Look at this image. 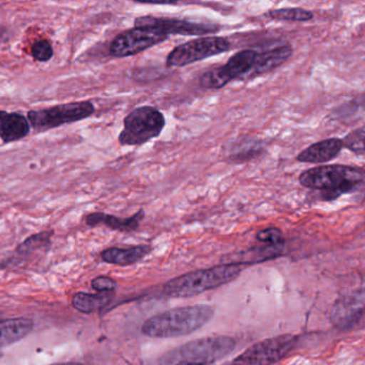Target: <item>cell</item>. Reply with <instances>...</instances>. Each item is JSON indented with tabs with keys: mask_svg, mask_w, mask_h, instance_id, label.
Returning <instances> with one entry per match:
<instances>
[{
	"mask_svg": "<svg viewBox=\"0 0 365 365\" xmlns=\"http://www.w3.org/2000/svg\"><path fill=\"white\" fill-rule=\"evenodd\" d=\"M257 53L254 50H243L232 55L225 65L221 66L224 76L228 83L247 78L253 69Z\"/></svg>",
	"mask_w": 365,
	"mask_h": 365,
	"instance_id": "e0dca14e",
	"label": "cell"
},
{
	"mask_svg": "<svg viewBox=\"0 0 365 365\" xmlns=\"http://www.w3.org/2000/svg\"><path fill=\"white\" fill-rule=\"evenodd\" d=\"M165 125L163 113L153 106H140L123 119V129L118 135L119 144L121 146H142L159 138Z\"/></svg>",
	"mask_w": 365,
	"mask_h": 365,
	"instance_id": "5b68a950",
	"label": "cell"
},
{
	"mask_svg": "<svg viewBox=\"0 0 365 365\" xmlns=\"http://www.w3.org/2000/svg\"><path fill=\"white\" fill-rule=\"evenodd\" d=\"M294 55V48L289 43L277 46L264 52H258L253 69L247 78H255L269 73L287 63Z\"/></svg>",
	"mask_w": 365,
	"mask_h": 365,
	"instance_id": "4fadbf2b",
	"label": "cell"
},
{
	"mask_svg": "<svg viewBox=\"0 0 365 365\" xmlns=\"http://www.w3.org/2000/svg\"><path fill=\"white\" fill-rule=\"evenodd\" d=\"M91 286L96 292H100V294H110L116 289L117 282L112 277L101 275V277H97L93 279Z\"/></svg>",
	"mask_w": 365,
	"mask_h": 365,
	"instance_id": "484cf974",
	"label": "cell"
},
{
	"mask_svg": "<svg viewBox=\"0 0 365 365\" xmlns=\"http://www.w3.org/2000/svg\"><path fill=\"white\" fill-rule=\"evenodd\" d=\"M145 219V211L143 209L134 213L132 217H119L104 212L89 213L85 217V223L89 227L104 225L113 230L123 232H135Z\"/></svg>",
	"mask_w": 365,
	"mask_h": 365,
	"instance_id": "5bb4252c",
	"label": "cell"
},
{
	"mask_svg": "<svg viewBox=\"0 0 365 365\" xmlns=\"http://www.w3.org/2000/svg\"><path fill=\"white\" fill-rule=\"evenodd\" d=\"M298 336L282 334L254 344L232 361V365H274L296 348Z\"/></svg>",
	"mask_w": 365,
	"mask_h": 365,
	"instance_id": "ba28073f",
	"label": "cell"
},
{
	"mask_svg": "<svg viewBox=\"0 0 365 365\" xmlns=\"http://www.w3.org/2000/svg\"><path fill=\"white\" fill-rule=\"evenodd\" d=\"M241 271L242 264L237 262L193 271L168 281L164 285L163 292L170 298L197 296L235 281Z\"/></svg>",
	"mask_w": 365,
	"mask_h": 365,
	"instance_id": "3957f363",
	"label": "cell"
},
{
	"mask_svg": "<svg viewBox=\"0 0 365 365\" xmlns=\"http://www.w3.org/2000/svg\"><path fill=\"white\" fill-rule=\"evenodd\" d=\"M170 36L153 26H134L117 36L110 46V55L114 58L135 56L153 46L163 43Z\"/></svg>",
	"mask_w": 365,
	"mask_h": 365,
	"instance_id": "9c48e42d",
	"label": "cell"
},
{
	"mask_svg": "<svg viewBox=\"0 0 365 365\" xmlns=\"http://www.w3.org/2000/svg\"><path fill=\"white\" fill-rule=\"evenodd\" d=\"M153 251L150 245H136L127 247H108L101 252V259L108 264L117 266H130L144 259Z\"/></svg>",
	"mask_w": 365,
	"mask_h": 365,
	"instance_id": "2e32d148",
	"label": "cell"
},
{
	"mask_svg": "<svg viewBox=\"0 0 365 365\" xmlns=\"http://www.w3.org/2000/svg\"><path fill=\"white\" fill-rule=\"evenodd\" d=\"M35 322L31 318H11L0 322V348L24 339L34 330Z\"/></svg>",
	"mask_w": 365,
	"mask_h": 365,
	"instance_id": "ac0fdd59",
	"label": "cell"
},
{
	"mask_svg": "<svg viewBox=\"0 0 365 365\" xmlns=\"http://www.w3.org/2000/svg\"><path fill=\"white\" fill-rule=\"evenodd\" d=\"M54 232L48 230V232H42L39 234L33 235V236L27 238L26 240L23 241L16 251V257H22V256H27L34 252L38 251L40 249H44L46 247H50L51 237L53 236Z\"/></svg>",
	"mask_w": 365,
	"mask_h": 365,
	"instance_id": "44dd1931",
	"label": "cell"
},
{
	"mask_svg": "<svg viewBox=\"0 0 365 365\" xmlns=\"http://www.w3.org/2000/svg\"><path fill=\"white\" fill-rule=\"evenodd\" d=\"M264 16L271 20L283 21V22H309L313 20L314 14L303 8H282L270 10Z\"/></svg>",
	"mask_w": 365,
	"mask_h": 365,
	"instance_id": "ffe728a7",
	"label": "cell"
},
{
	"mask_svg": "<svg viewBox=\"0 0 365 365\" xmlns=\"http://www.w3.org/2000/svg\"><path fill=\"white\" fill-rule=\"evenodd\" d=\"M31 56L39 63H48L54 56L52 44L48 40H38L31 46Z\"/></svg>",
	"mask_w": 365,
	"mask_h": 365,
	"instance_id": "cb8c5ba5",
	"label": "cell"
},
{
	"mask_svg": "<svg viewBox=\"0 0 365 365\" xmlns=\"http://www.w3.org/2000/svg\"><path fill=\"white\" fill-rule=\"evenodd\" d=\"M215 311L209 305L176 307L148 318L142 327L147 336L172 339L192 334L212 319Z\"/></svg>",
	"mask_w": 365,
	"mask_h": 365,
	"instance_id": "7a4b0ae2",
	"label": "cell"
},
{
	"mask_svg": "<svg viewBox=\"0 0 365 365\" xmlns=\"http://www.w3.org/2000/svg\"><path fill=\"white\" fill-rule=\"evenodd\" d=\"M363 168L343 164H329L301 173L299 183L305 189L320 192V200L332 202L344 194L358 191L364 185Z\"/></svg>",
	"mask_w": 365,
	"mask_h": 365,
	"instance_id": "6da1fadb",
	"label": "cell"
},
{
	"mask_svg": "<svg viewBox=\"0 0 365 365\" xmlns=\"http://www.w3.org/2000/svg\"><path fill=\"white\" fill-rule=\"evenodd\" d=\"M50 365H83L82 363L78 362H65V363H56V364Z\"/></svg>",
	"mask_w": 365,
	"mask_h": 365,
	"instance_id": "4316f807",
	"label": "cell"
},
{
	"mask_svg": "<svg viewBox=\"0 0 365 365\" xmlns=\"http://www.w3.org/2000/svg\"><path fill=\"white\" fill-rule=\"evenodd\" d=\"M364 127L358 128L354 131L348 133L345 138L341 140L343 142V148L348 149L356 155H364Z\"/></svg>",
	"mask_w": 365,
	"mask_h": 365,
	"instance_id": "7402d4cb",
	"label": "cell"
},
{
	"mask_svg": "<svg viewBox=\"0 0 365 365\" xmlns=\"http://www.w3.org/2000/svg\"><path fill=\"white\" fill-rule=\"evenodd\" d=\"M31 123L20 113L0 110V140L5 144L18 142L31 133Z\"/></svg>",
	"mask_w": 365,
	"mask_h": 365,
	"instance_id": "9a60e30c",
	"label": "cell"
},
{
	"mask_svg": "<svg viewBox=\"0 0 365 365\" xmlns=\"http://www.w3.org/2000/svg\"><path fill=\"white\" fill-rule=\"evenodd\" d=\"M230 50L227 39L219 36H206L177 46L166 57L168 68H182L205 61Z\"/></svg>",
	"mask_w": 365,
	"mask_h": 365,
	"instance_id": "52a82bcc",
	"label": "cell"
},
{
	"mask_svg": "<svg viewBox=\"0 0 365 365\" xmlns=\"http://www.w3.org/2000/svg\"><path fill=\"white\" fill-rule=\"evenodd\" d=\"M236 339L220 335L194 339L168 350L160 358V365H209L232 354Z\"/></svg>",
	"mask_w": 365,
	"mask_h": 365,
	"instance_id": "277c9868",
	"label": "cell"
},
{
	"mask_svg": "<svg viewBox=\"0 0 365 365\" xmlns=\"http://www.w3.org/2000/svg\"><path fill=\"white\" fill-rule=\"evenodd\" d=\"M247 150L242 149L240 153H234L230 157V160L234 162H237L238 164L243 163V162L251 161V160L256 159V158L260 157L264 151V146L262 145H247Z\"/></svg>",
	"mask_w": 365,
	"mask_h": 365,
	"instance_id": "d4e9b609",
	"label": "cell"
},
{
	"mask_svg": "<svg viewBox=\"0 0 365 365\" xmlns=\"http://www.w3.org/2000/svg\"><path fill=\"white\" fill-rule=\"evenodd\" d=\"M256 239L259 243H266V245H275V247L285 245L283 232L277 227H268L259 230L256 235Z\"/></svg>",
	"mask_w": 365,
	"mask_h": 365,
	"instance_id": "603a6c76",
	"label": "cell"
},
{
	"mask_svg": "<svg viewBox=\"0 0 365 365\" xmlns=\"http://www.w3.org/2000/svg\"><path fill=\"white\" fill-rule=\"evenodd\" d=\"M112 300L110 294H93L86 292H78L72 298V305L81 313L91 314L99 311Z\"/></svg>",
	"mask_w": 365,
	"mask_h": 365,
	"instance_id": "d6986e66",
	"label": "cell"
},
{
	"mask_svg": "<svg viewBox=\"0 0 365 365\" xmlns=\"http://www.w3.org/2000/svg\"><path fill=\"white\" fill-rule=\"evenodd\" d=\"M364 313V290L351 292L335 301L331 309L330 318L339 330H349L362 319Z\"/></svg>",
	"mask_w": 365,
	"mask_h": 365,
	"instance_id": "8fae6325",
	"label": "cell"
},
{
	"mask_svg": "<svg viewBox=\"0 0 365 365\" xmlns=\"http://www.w3.org/2000/svg\"><path fill=\"white\" fill-rule=\"evenodd\" d=\"M95 113L96 108L93 102H71L42 110H31L27 114V119L31 127L41 131H48L68 123L84 120L93 116Z\"/></svg>",
	"mask_w": 365,
	"mask_h": 365,
	"instance_id": "8992f818",
	"label": "cell"
},
{
	"mask_svg": "<svg viewBox=\"0 0 365 365\" xmlns=\"http://www.w3.org/2000/svg\"><path fill=\"white\" fill-rule=\"evenodd\" d=\"M341 138H332L314 143L297 155L299 163L322 164L331 162L343 150Z\"/></svg>",
	"mask_w": 365,
	"mask_h": 365,
	"instance_id": "7c38bea8",
	"label": "cell"
},
{
	"mask_svg": "<svg viewBox=\"0 0 365 365\" xmlns=\"http://www.w3.org/2000/svg\"><path fill=\"white\" fill-rule=\"evenodd\" d=\"M134 26H153L161 29L168 36H202L217 34L221 29L219 25L190 22L178 19L140 16L134 21Z\"/></svg>",
	"mask_w": 365,
	"mask_h": 365,
	"instance_id": "30bf717a",
	"label": "cell"
}]
</instances>
